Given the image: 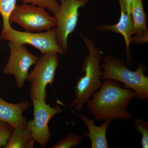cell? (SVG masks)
I'll list each match as a JSON object with an SVG mask.
<instances>
[{
  "label": "cell",
  "instance_id": "cell-5",
  "mask_svg": "<svg viewBox=\"0 0 148 148\" xmlns=\"http://www.w3.org/2000/svg\"><path fill=\"white\" fill-rule=\"evenodd\" d=\"M9 22L18 24L27 32L49 31L56 25L54 16L45 9L31 4H16L11 13Z\"/></svg>",
  "mask_w": 148,
  "mask_h": 148
},
{
  "label": "cell",
  "instance_id": "cell-4",
  "mask_svg": "<svg viewBox=\"0 0 148 148\" xmlns=\"http://www.w3.org/2000/svg\"><path fill=\"white\" fill-rule=\"evenodd\" d=\"M59 65L58 53L51 52L42 54L35 64L34 69L28 74L27 81L31 84V98L46 102V88L54 81Z\"/></svg>",
  "mask_w": 148,
  "mask_h": 148
},
{
  "label": "cell",
  "instance_id": "cell-20",
  "mask_svg": "<svg viewBox=\"0 0 148 148\" xmlns=\"http://www.w3.org/2000/svg\"><path fill=\"white\" fill-rule=\"evenodd\" d=\"M121 10L130 14L131 5L133 0H119Z\"/></svg>",
  "mask_w": 148,
  "mask_h": 148
},
{
  "label": "cell",
  "instance_id": "cell-15",
  "mask_svg": "<svg viewBox=\"0 0 148 148\" xmlns=\"http://www.w3.org/2000/svg\"><path fill=\"white\" fill-rule=\"evenodd\" d=\"M16 5V0H0V14L3 21L2 32L11 29L9 22L11 13Z\"/></svg>",
  "mask_w": 148,
  "mask_h": 148
},
{
  "label": "cell",
  "instance_id": "cell-6",
  "mask_svg": "<svg viewBox=\"0 0 148 148\" xmlns=\"http://www.w3.org/2000/svg\"><path fill=\"white\" fill-rule=\"evenodd\" d=\"M0 39L8 40L16 45L33 46L42 54L55 52L64 55V51L58 44L55 27L49 31L40 33L20 32L12 28L2 32Z\"/></svg>",
  "mask_w": 148,
  "mask_h": 148
},
{
  "label": "cell",
  "instance_id": "cell-11",
  "mask_svg": "<svg viewBox=\"0 0 148 148\" xmlns=\"http://www.w3.org/2000/svg\"><path fill=\"white\" fill-rule=\"evenodd\" d=\"M132 27V19L131 14H128L121 10L119 21L114 25H99L93 29L95 31L111 32L121 35L124 38L126 45V54L127 62H131L130 45L131 41V32Z\"/></svg>",
  "mask_w": 148,
  "mask_h": 148
},
{
  "label": "cell",
  "instance_id": "cell-12",
  "mask_svg": "<svg viewBox=\"0 0 148 148\" xmlns=\"http://www.w3.org/2000/svg\"><path fill=\"white\" fill-rule=\"evenodd\" d=\"M78 115L88 130V133L85 132L84 136L89 138L91 142V147L108 148L106 133L112 120H106L102 125L96 126L94 124L95 121L92 119L88 118L81 114Z\"/></svg>",
  "mask_w": 148,
  "mask_h": 148
},
{
  "label": "cell",
  "instance_id": "cell-19",
  "mask_svg": "<svg viewBox=\"0 0 148 148\" xmlns=\"http://www.w3.org/2000/svg\"><path fill=\"white\" fill-rule=\"evenodd\" d=\"M13 129L10 125L0 121V148L5 145Z\"/></svg>",
  "mask_w": 148,
  "mask_h": 148
},
{
  "label": "cell",
  "instance_id": "cell-16",
  "mask_svg": "<svg viewBox=\"0 0 148 148\" xmlns=\"http://www.w3.org/2000/svg\"><path fill=\"white\" fill-rule=\"evenodd\" d=\"M24 4H31L48 10L53 14L54 16L58 13L60 8V4L56 0H21Z\"/></svg>",
  "mask_w": 148,
  "mask_h": 148
},
{
  "label": "cell",
  "instance_id": "cell-9",
  "mask_svg": "<svg viewBox=\"0 0 148 148\" xmlns=\"http://www.w3.org/2000/svg\"><path fill=\"white\" fill-rule=\"evenodd\" d=\"M32 99L34 110V119L31 120L32 137L40 147H44L51 137L49 121L56 115L62 112L63 110L58 105L52 107L45 101Z\"/></svg>",
  "mask_w": 148,
  "mask_h": 148
},
{
  "label": "cell",
  "instance_id": "cell-2",
  "mask_svg": "<svg viewBox=\"0 0 148 148\" xmlns=\"http://www.w3.org/2000/svg\"><path fill=\"white\" fill-rule=\"evenodd\" d=\"M88 51L81 67V71L84 74L77 82L75 86V99L70 105V108L81 112L83 106L96 90L101 88L102 84L101 62L102 51L95 46L94 42L88 37L80 33Z\"/></svg>",
  "mask_w": 148,
  "mask_h": 148
},
{
  "label": "cell",
  "instance_id": "cell-14",
  "mask_svg": "<svg viewBox=\"0 0 148 148\" xmlns=\"http://www.w3.org/2000/svg\"><path fill=\"white\" fill-rule=\"evenodd\" d=\"M130 13L132 19L131 36L133 35L148 36L147 17L144 10L143 0H133Z\"/></svg>",
  "mask_w": 148,
  "mask_h": 148
},
{
  "label": "cell",
  "instance_id": "cell-18",
  "mask_svg": "<svg viewBox=\"0 0 148 148\" xmlns=\"http://www.w3.org/2000/svg\"><path fill=\"white\" fill-rule=\"evenodd\" d=\"M134 127L137 133L142 134L141 144L143 148H148V123L145 120L135 119Z\"/></svg>",
  "mask_w": 148,
  "mask_h": 148
},
{
  "label": "cell",
  "instance_id": "cell-3",
  "mask_svg": "<svg viewBox=\"0 0 148 148\" xmlns=\"http://www.w3.org/2000/svg\"><path fill=\"white\" fill-rule=\"evenodd\" d=\"M101 79L115 81L124 84V88L133 90L136 98L141 101L148 100V77L145 75V66L140 64L135 71L130 70L121 59L112 56L101 58Z\"/></svg>",
  "mask_w": 148,
  "mask_h": 148
},
{
  "label": "cell",
  "instance_id": "cell-17",
  "mask_svg": "<svg viewBox=\"0 0 148 148\" xmlns=\"http://www.w3.org/2000/svg\"><path fill=\"white\" fill-rule=\"evenodd\" d=\"M82 137L73 133H69L64 139H61L54 144L52 148H71L79 145Z\"/></svg>",
  "mask_w": 148,
  "mask_h": 148
},
{
  "label": "cell",
  "instance_id": "cell-7",
  "mask_svg": "<svg viewBox=\"0 0 148 148\" xmlns=\"http://www.w3.org/2000/svg\"><path fill=\"white\" fill-rule=\"evenodd\" d=\"M61 4L58 13L54 16L56 31L58 44L64 53L68 50V39L76 28L79 10L85 6L88 0H59Z\"/></svg>",
  "mask_w": 148,
  "mask_h": 148
},
{
  "label": "cell",
  "instance_id": "cell-1",
  "mask_svg": "<svg viewBox=\"0 0 148 148\" xmlns=\"http://www.w3.org/2000/svg\"><path fill=\"white\" fill-rule=\"evenodd\" d=\"M135 92L122 87L120 83L105 79L102 86L87 101V106L95 120L119 119L128 121L133 114L127 110Z\"/></svg>",
  "mask_w": 148,
  "mask_h": 148
},
{
  "label": "cell",
  "instance_id": "cell-10",
  "mask_svg": "<svg viewBox=\"0 0 148 148\" xmlns=\"http://www.w3.org/2000/svg\"><path fill=\"white\" fill-rule=\"evenodd\" d=\"M29 106L28 101H22L14 104L6 102L0 97V121L8 123L13 128L25 127L28 121L23 114Z\"/></svg>",
  "mask_w": 148,
  "mask_h": 148
},
{
  "label": "cell",
  "instance_id": "cell-8",
  "mask_svg": "<svg viewBox=\"0 0 148 148\" xmlns=\"http://www.w3.org/2000/svg\"><path fill=\"white\" fill-rule=\"evenodd\" d=\"M8 45L10 56L3 73L15 77L16 87L21 89L27 81L29 69L36 64L38 58L30 53L24 45H16L9 42Z\"/></svg>",
  "mask_w": 148,
  "mask_h": 148
},
{
  "label": "cell",
  "instance_id": "cell-13",
  "mask_svg": "<svg viewBox=\"0 0 148 148\" xmlns=\"http://www.w3.org/2000/svg\"><path fill=\"white\" fill-rule=\"evenodd\" d=\"M36 141L32 135L31 120L27 126L13 128L4 148H34Z\"/></svg>",
  "mask_w": 148,
  "mask_h": 148
}]
</instances>
